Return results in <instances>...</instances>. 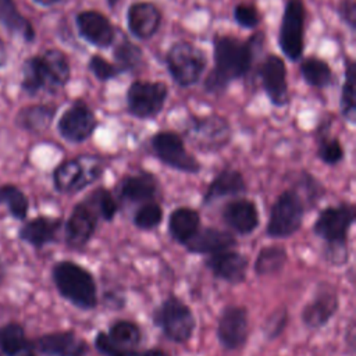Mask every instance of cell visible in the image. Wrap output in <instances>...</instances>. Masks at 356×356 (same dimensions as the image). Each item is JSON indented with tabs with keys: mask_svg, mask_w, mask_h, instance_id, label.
<instances>
[{
	"mask_svg": "<svg viewBox=\"0 0 356 356\" xmlns=\"http://www.w3.org/2000/svg\"><path fill=\"white\" fill-rule=\"evenodd\" d=\"M266 44V33L256 31L242 39L228 33H214L211 38L213 67L203 79V89L209 95H222L228 88L253 70Z\"/></svg>",
	"mask_w": 356,
	"mask_h": 356,
	"instance_id": "cell-1",
	"label": "cell"
},
{
	"mask_svg": "<svg viewBox=\"0 0 356 356\" xmlns=\"http://www.w3.org/2000/svg\"><path fill=\"white\" fill-rule=\"evenodd\" d=\"M71 79L68 56L56 47L28 57L21 68V89L28 96L56 93Z\"/></svg>",
	"mask_w": 356,
	"mask_h": 356,
	"instance_id": "cell-2",
	"label": "cell"
},
{
	"mask_svg": "<svg viewBox=\"0 0 356 356\" xmlns=\"http://www.w3.org/2000/svg\"><path fill=\"white\" fill-rule=\"evenodd\" d=\"M51 280L60 296L82 310L99 305L97 284L93 274L72 260H60L51 268Z\"/></svg>",
	"mask_w": 356,
	"mask_h": 356,
	"instance_id": "cell-3",
	"label": "cell"
},
{
	"mask_svg": "<svg viewBox=\"0 0 356 356\" xmlns=\"http://www.w3.org/2000/svg\"><path fill=\"white\" fill-rule=\"evenodd\" d=\"M164 64L172 82L182 89L195 86L203 78L209 57L207 53L189 40H175L164 54Z\"/></svg>",
	"mask_w": 356,
	"mask_h": 356,
	"instance_id": "cell-4",
	"label": "cell"
},
{
	"mask_svg": "<svg viewBox=\"0 0 356 356\" xmlns=\"http://www.w3.org/2000/svg\"><path fill=\"white\" fill-rule=\"evenodd\" d=\"M182 138L197 152L217 153L232 140V127L229 121L218 113L203 115L189 114L184 124Z\"/></svg>",
	"mask_w": 356,
	"mask_h": 356,
	"instance_id": "cell-5",
	"label": "cell"
},
{
	"mask_svg": "<svg viewBox=\"0 0 356 356\" xmlns=\"http://www.w3.org/2000/svg\"><path fill=\"white\" fill-rule=\"evenodd\" d=\"M104 174L100 156L81 154L61 161L53 171V186L58 193L75 195L97 182Z\"/></svg>",
	"mask_w": 356,
	"mask_h": 356,
	"instance_id": "cell-6",
	"label": "cell"
},
{
	"mask_svg": "<svg viewBox=\"0 0 356 356\" xmlns=\"http://www.w3.org/2000/svg\"><path fill=\"white\" fill-rule=\"evenodd\" d=\"M152 321L174 343L188 342L196 330V317L192 309L172 293L153 309Z\"/></svg>",
	"mask_w": 356,
	"mask_h": 356,
	"instance_id": "cell-7",
	"label": "cell"
},
{
	"mask_svg": "<svg viewBox=\"0 0 356 356\" xmlns=\"http://www.w3.org/2000/svg\"><path fill=\"white\" fill-rule=\"evenodd\" d=\"M307 8L303 0H285L277 35V44L282 56L298 63L305 56Z\"/></svg>",
	"mask_w": 356,
	"mask_h": 356,
	"instance_id": "cell-8",
	"label": "cell"
},
{
	"mask_svg": "<svg viewBox=\"0 0 356 356\" xmlns=\"http://www.w3.org/2000/svg\"><path fill=\"white\" fill-rule=\"evenodd\" d=\"M306 211L302 197L292 186L282 191L271 204L266 234L274 239L292 236L300 229Z\"/></svg>",
	"mask_w": 356,
	"mask_h": 356,
	"instance_id": "cell-9",
	"label": "cell"
},
{
	"mask_svg": "<svg viewBox=\"0 0 356 356\" xmlns=\"http://www.w3.org/2000/svg\"><path fill=\"white\" fill-rule=\"evenodd\" d=\"M170 88L163 81L134 79L125 90L127 113L136 120L156 118L164 108Z\"/></svg>",
	"mask_w": 356,
	"mask_h": 356,
	"instance_id": "cell-10",
	"label": "cell"
},
{
	"mask_svg": "<svg viewBox=\"0 0 356 356\" xmlns=\"http://www.w3.org/2000/svg\"><path fill=\"white\" fill-rule=\"evenodd\" d=\"M149 145L156 159L171 170L193 175L202 170L199 160L186 149L182 135L175 131H157L150 136Z\"/></svg>",
	"mask_w": 356,
	"mask_h": 356,
	"instance_id": "cell-11",
	"label": "cell"
},
{
	"mask_svg": "<svg viewBox=\"0 0 356 356\" xmlns=\"http://www.w3.org/2000/svg\"><path fill=\"white\" fill-rule=\"evenodd\" d=\"M140 342L142 330L131 320L113 321L107 331H99L93 339L96 350L103 356H139Z\"/></svg>",
	"mask_w": 356,
	"mask_h": 356,
	"instance_id": "cell-12",
	"label": "cell"
},
{
	"mask_svg": "<svg viewBox=\"0 0 356 356\" xmlns=\"http://www.w3.org/2000/svg\"><path fill=\"white\" fill-rule=\"evenodd\" d=\"M355 220L356 206L350 202H342L337 206L324 207L318 213L313 224V232L324 245H345Z\"/></svg>",
	"mask_w": 356,
	"mask_h": 356,
	"instance_id": "cell-13",
	"label": "cell"
},
{
	"mask_svg": "<svg viewBox=\"0 0 356 356\" xmlns=\"http://www.w3.org/2000/svg\"><path fill=\"white\" fill-rule=\"evenodd\" d=\"M97 127V115L83 99H75L57 120L58 135L72 145H79L90 139Z\"/></svg>",
	"mask_w": 356,
	"mask_h": 356,
	"instance_id": "cell-14",
	"label": "cell"
},
{
	"mask_svg": "<svg viewBox=\"0 0 356 356\" xmlns=\"http://www.w3.org/2000/svg\"><path fill=\"white\" fill-rule=\"evenodd\" d=\"M257 76L264 95L274 107L282 108L291 103L288 68L281 56L266 54L257 65Z\"/></svg>",
	"mask_w": 356,
	"mask_h": 356,
	"instance_id": "cell-15",
	"label": "cell"
},
{
	"mask_svg": "<svg viewBox=\"0 0 356 356\" xmlns=\"http://www.w3.org/2000/svg\"><path fill=\"white\" fill-rule=\"evenodd\" d=\"M99 221H102L97 210L90 203V200L85 196L81 202H78L68 220L64 225V239L65 245L71 250H82L92 241L93 235L97 231Z\"/></svg>",
	"mask_w": 356,
	"mask_h": 356,
	"instance_id": "cell-16",
	"label": "cell"
},
{
	"mask_svg": "<svg viewBox=\"0 0 356 356\" xmlns=\"http://www.w3.org/2000/svg\"><path fill=\"white\" fill-rule=\"evenodd\" d=\"M339 309V295L334 284L323 281L314 288L313 296L305 303L300 312V320L309 330L325 327Z\"/></svg>",
	"mask_w": 356,
	"mask_h": 356,
	"instance_id": "cell-17",
	"label": "cell"
},
{
	"mask_svg": "<svg viewBox=\"0 0 356 356\" xmlns=\"http://www.w3.org/2000/svg\"><path fill=\"white\" fill-rule=\"evenodd\" d=\"M74 22L78 36L88 44L100 50L110 49L114 44L118 28L104 13L86 8L75 14Z\"/></svg>",
	"mask_w": 356,
	"mask_h": 356,
	"instance_id": "cell-18",
	"label": "cell"
},
{
	"mask_svg": "<svg viewBox=\"0 0 356 356\" xmlns=\"http://www.w3.org/2000/svg\"><path fill=\"white\" fill-rule=\"evenodd\" d=\"M217 339L222 349H241L249 335V314L245 306L227 305L217 320Z\"/></svg>",
	"mask_w": 356,
	"mask_h": 356,
	"instance_id": "cell-19",
	"label": "cell"
},
{
	"mask_svg": "<svg viewBox=\"0 0 356 356\" xmlns=\"http://www.w3.org/2000/svg\"><path fill=\"white\" fill-rule=\"evenodd\" d=\"M125 21L132 38L147 42L159 33L163 24V11L154 1L138 0L128 6Z\"/></svg>",
	"mask_w": 356,
	"mask_h": 356,
	"instance_id": "cell-20",
	"label": "cell"
},
{
	"mask_svg": "<svg viewBox=\"0 0 356 356\" xmlns=\"http://www.w3.org/2000/svg\"><path fill=\"white\" fill-rule=\"evenodd\" d=\"M159 189V179L154 174L149 171H139L121 178L115 188V197L120 203L142 204L156 200Z\"/></svg>",
	"mask_w": 356,
	"mask_h": 356,
	"instance_id": "cell-21",
	"label": "cell"
},
{
	"mask_svg": "<svg viewBox=\"0 0 356 356\" xmlns=\"http://www.w3.org/2000/svg\"><path fill=\"white\" fill-rule=\"evenodd\" d=\"M204 266L217 280L239 285L246 280L249 259L238 250L227 249L207 256Z\"/></svg>",
	"mask_w": 356,
	"mask_h": 356,
	"instance_id": "cell-22",
	"label": "cell"
},
{
	"mask_svg": "<svg viewBox=\"0 0 356 356\" xmlns=\"http://www.w3.org/2000/svg\"><path fill=\"white\" fill-rule=\"evenodd\" d=\"M221 218L231 232L250 235L260 225V213L257 204L246 197H235L225 203Z\"/></svg>",
	"mask_w": 356,
	"mask_h": 356,
	"instance_id": "cell-23",
	"label": "cell"
},
{
	"mask_svg": "<svg viewBox=\"0 0 356 356\" xmlns=\"http://www.w3.org/2000/svg\"><path fill=\"white\" fill-rule=\"evenodd\" d=\"M36 349L44 356H86L88 342L74 331H54L39 337L35 342Z\"/></svg>",
	"mask_w": 356,
	"mask_h": 356,
	"instance_id": "cell-24",
	"label": "cell"
},
{
	"mask_svg": "<svg viewBox=\"0 0 356 356\" xmlns=\"http://www.w3.org/2000/svg\"><path fill=\"white\" fill-rule=\"evenodd\" d=\"M235 235L228 229L216 227H200L184 245L186 252L193 254H214L236 246Z\"/></svg>",
	"mask_w": 356,
	"mask_h": 356,
	"instance_id": "cell-25",
	"label": "cell"
},
{
	"mask_svg": "<svg viewBox=\"0 0 356 356\" xmlns=\"http://www.w3.org/2000/svg\"><path fill=\"white\" fill-rule=\"evenodd\" d=\"M246 191L248 185L243 174L235 168H224L209 182L202 202L207 206L222 197H236Z\"/></svg>",
	"mask_w": 356,
	"mask_h": 356,
	"instance_id": "cell-26",
	"label": "cell"
},
{
	"mask_svg": "<svg viewBox=\"0 0 356 356\" xmlns=\"http://www.w3.org/2000/svg\"><path fill=\"white\" fill-rule=\"evenodd\" d=\"M63 220L58 217L38 216L26 221L18 232V236L22 242L29 243L31 246L40 249L44 245L53 243L57 241V234L61 229Z\"/></svg>",
	"mask_w": 356,
	"mask_h": 356,
	"instance_id": "cell-27",
	"label": "cell"
},
{
	"mask_svg": "<svg viewBox=\"0 0 356 356\" xmlns=\"http://www.w3.org/2000/svg\"><path fill=\"white\" fill-rule=\"evenodd\" d=\"M111 56L113 63L120 68L121 74H135L145 65L143 49L120 29L117 31L115 42L111 46Z\"/></svg>",
	"mask_w": 356,
	"mask_h": 356,
	"instance_id": "cell-28",
	"label": "cell"
},
{
	"mask_svg": "<svg viewBox=\"0 0 356 356\" xmlns=\"http://www.w3.org/2000/svg\"><path fill=\"white\" fill-rule=\"evenodd\" d=\"M57 113V106L47 103H38L22 107L15 115V124L28 132H44L53 122Z\"/></svg>",
	"mask_w": 356,
	"mask_h": 356,
	"instance_id": "cell-29",
	"label": "cell"
},
{
	"mask_svg": "<svg viewBox=\"0 0 356 356\" xmlns=\"http://www.w3.org/2000/svg\"><path fill=\"white\" fill-rule=\"evenodd\" d=\"M0 24L11 35L32 43L36 39V31L32 22L21 14L14 0H0Z\"/></svg>",
	"mask_w": 356,
	"mask_h": 356,
	"instance_id": "cell-30",
	"label": "cell"
},
{
	"mask_svg": "<svg viewBox=\"0 0 356 356\" xmlns=\"http://www.w3.org/2000/svg\"><path fill=\"white\" fill-rule=\"evenodd\" d=\"M356 63L353 57H343V81L339 90V113L349 124L356 122Z\"/></svg>",
	"mask_w": 356,
	"mask_h": 356,
	"instance_id": "cell-31",
	"label": "cell"
},
{
	"mask_svg": "<svg viewBox=\"0 0 356 356\" xmlns=\"http://www.w3.org/2000/svg\"><path fill=\"white\" fill-rule=\"evenodd\" d=\"M200 222L202 220L197 210L188 206L177 207L168 216V234L178 245L184 246L200 228Z\"/></svg>",
	"mask_w": 356,
	"mask_h": 356,
	"instance_id": "cell-32",
	"label": "cell"
},
{
	"mask_svg": "<svg viewBox=\"0 0 356 356\" xmlns=\"http://www.w3.org/2000/svg\"><path fill=\"white\" fill-rule=\"evenodd\" d=\"M299 74L303 82L313 89H327L335 81V72L328 61L316 54L302 57L299 63Z\"/></svg>",
	"mask_w": 356,
	"mask_h": 356,
	"instance_id": "cell-33",
	"label": "cell"
},
{
	"mask_svg": "<svg viewBox=\"0 0 356 356\" xmlns=\"http://www.w3.org/2000/svg\"><path fill=\"white\" fill-rule=\"evenodd\" d=\"M331 120L323 118L316 131L317 157L327 165H337L345 159V149L337 136H330Z\"/></svg>",
	"mask_w": 356,
	"mask_h": 356,
	"instance_id": "cell-34",
	"label": "cell"
},
{
	"mask_svg": "<svg viewBox=\"0 0 356 356\" xmlns=\"http://www.w3.org/2000/svg\"><path fill=\"white\" fill-rule=\"evenodd\" d=\"M288 261V252L281 245L263 246L254 260L253 270L259 277L280 274Z\"/></svg>",
	"mask_w": 356,
	"mask_h": 356,
	"instance_id": "cell-35",
	"label": "cell"
},
{
	"mask_svg": "<svg viewBox=\"0 0 356 356\" xmlns=\"http://www.w3.org/2000/svg\"><path fill=\"white\" fill-rule=\"evenodd\" d=\"M292 188L299 193V196L302 197L306 210L313 209L314 206H317V203L324 197L325 195V188L324 185L310 172L307 171H302L296 181L293 182Z\"/></svg>",
	"mask_w": 356,
	"mask_h": 356,
	"instance_id": "cell-36",
	"label": "cell"
},
{
	"mask_svg": "<svg viewBox=\"0 0 356 356\" xmlns=\"http://www.w3.org/2000/svg\"><path fill=\"white\" fill-rule=\"evenodd\" d=\"M26 346L29 342L19 323H7L0 327V349L6 356H14Z\"/></svg>",
	"mask_w": 356,
	"mask_h": 356,
	"instance_id": "cell-37",
	"label": "cell"
},
{
	"mask_svg": "<svg viewBox=\"0 0 356 356\" xmlns=\"http://www.w3.org/2000/svg\"><path fill=\"white\" fill-rule=\"evenodd\" d=\"M0 204H4L15 220H25L29 210V200L25 193L13 184L0 186Z\"/></svg>",
	"mask_w": 356,
	"mask_h": 356,
	"instance_id": "cell-38",
	"label": "cell"
},
{
	"mask_svg": "<svg viewBox=\"0 0 356 356\" xmlns=\"http://www.w3.org/2000/svg\"><path fill=\"white\" fill-rule=\"evenodd\" d=\"M163 218L164 211L160 203L150 200L139 204L132 216V224L140 231H153L161 224Z\"/></svg>",
	"mask_w": 356,
	"mask_h": 356,
	"instance_id": "cell-39",
	"label": "cell"
},
{
	"mask_svg": "<svg viewBox=\"0 0 356 356\" xmlns=\"http://www.w3.org/2000/svg\"><path fill=\"white\" fill-rule=\"evenodd\" d=\"M86 197L97 210L102 221H113L120 210V202L117 200L115 195L104 186L93 189Z\"/></svg>",
	"mask_w": 356,
	"mask_h": 356,
	"instance_id": "cell-40",
	"label": "cell"
},
{
	"mask_svg": "<svg viewBox=\"0 0 356 356\" xmlns=\"http://www.w3.org/2000/svg\"><path fill=\"white\" fill-rule=\"evenodd\" d=\"M232 18L239 28L245 31H254L261 24L263 15L256 4L241 1L234 6Z\"/></svg>",
	"mask_w": 356,
	"mask_h": 356,
	"instance_id": "cell-41",
	"label": "cell"
},
{
	"mask_svg": "<svg viewBox=\"0 0 356 356\" xmlns=\"http://www.w3.org/2000/svg\"><path fill=\"white\" fill-rule=\"evenodd\" d=\"M86 68L99 82H110L121 75L120 68L113 61L99 53H95L89 57Z\"/></svg>",
	"mask_w": 356,
	"mask_h": 356,
	"instance_id": "cell-42",
	"label": "cell"
},
{
	"mask_svg": "<svg viewBox=\"0 0 356 356\" xmlns=\"http://www.w3.org/2000/svg\"><path fill=\"white\" fill-rule=\"evenodd\" d=\"M289 321V313L286 310V307L281 306L274 309L266 318L264 323L261 325V331L266 339L268 341H274L278 337L282 335V332L285 331L286 325Z\"/></svg>",
	"mask_w": 356,
	"mask_h": 356,
	"instance_id": "cell-43",
	"label": "cell"
},
{
	"mask_svg": "<svg viewBox=\"0 0 356 356\" xmlns=\"http://www.w3.org/2000/svg\"><path fill=\"white\" fill-rule=\"evenodd\" d=\"M335 14L352 33L356 32V0H338Z\"/></svg>",
	"mask_w": 356,
	"mask_h": 356,
	"instance_id": "cell-44",
	"label": "cell"
},
{
	"mask_svg": "<svg viewBox=\"0 0 356 356\" xmlns=\"http://www.w3.org/2000/svg\"><path fill=\"white\" fill-rule=\"evenodd\" d=\"M350 256L349 245H324L323 248V257L324 260L335 267H341L348 263Z\"/></svg>",
	"mask_w": 356,
	"mask_h": 356,
	"instance_id": "cell-45",
	"label": "cell"
},
{
	"mask_svg": "<svg viewBox=\"0 0 356 356\" xmlns=\"http://www.w3.org/2000/svg\"><path fill=\"white\" fill-rule=\"evenodd\" d=\"M139 356H170L165 350L160 349V348H150L145 352H140Z\"/></svg>",
	"mask_w": 356,
	"mask_h": 356,
	"instance_id": "cell-46",
	"label": "cell"
},
{
	"mask_svg": "<svg viewBox=\"0 0 356 356\" xmlns=\"http://www.w3.org/2000/svg\"><path fill=\"white\" fill-rule=\"evenodd\" d=\"M36 6L39 7H44V8H49V7H53L56 4H60L63 3L64 0H32Z\"/></svg>",
	"mask_w": 356,
	"mask_h": 356,
	"instance_id": "cell-47",
	"label": "cell"
},
{
	"mask_svg": "<svg viewBox=\"0 0 356 356\" xmlns=\"http://www.w3.org/2000/svg\"><path fill=\"white\" fill-rule=\"evenodd\" d=\"M7 63V50H6V46L3 43V40L0 39V68H3Z\"/></svg>",
	"mask_w": 356,
	"mask_h": 356,
	"instance_id": "cell-48",
	"label": "cell"
},
{
	"mask_svg": "<svg viewBox=\"0 0 356 356\" xmlns=\"http://www.w3.org/2000/svg\"><path fill=\"white\" fill-rule=\"evenodd\" d=\"M14 356H36V353H35V350L31 348V345L29 346H26L25 349H22V350H19L17 355H14Z\"/></svg>",
	"mask_w": 356,
	"mask_h": 356,
	"instance_id": "cell-49",
	"label": "cell"
},
{
	"mask_svg": "<svg viewBox=\"0 0 356 356\" xmlns=\"http://www.w3.org/2000/svg\"><path fill=\"white\" fill-rule=\"evenodd\" d=\"M120 1H121V0H106V3H107V6H108L110 10H114V8L120 4Z\"/></svg>",
	"mask_w": 356,
	"mask_h": 356,
	"instance_id": "cell-50",
	"label": "cell"
},
{
	"mask_svg": "<svg viewBox=\"0 0 356 356\" xmlns=\"http://www.w3.org/2000/svg\"><path fill=\"white\" fill-rule=\"evenodd\" d=\"M4 266L0 263V285H1V282H3V280H4Z\"/></svg>",
	"mask_w": 356,
	"mask_h": 356,
	"instance_id": "cell-51",
	"label": "cell"
}]
</instances>
